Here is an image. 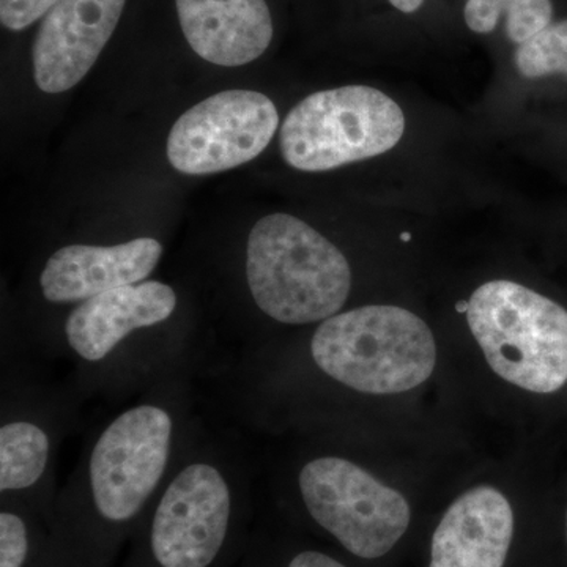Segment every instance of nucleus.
Here are the masks:
<instances>
[{"label": "nucleus", "mask_w": 567, "mask_h": 567, "mask_svg": "<svg viewBox=\"0 0 567 567\" xmlns=\"http://www.w3.org/2000/svg\"><path fill=\"white\" fill-rule=\"evenodd\" d=\"M182 429L164 395L112 417L55 496L37 567H115L181 457Z\"/></svg>", "instance_id": "nucleus-1"}, {"label": "nucleus", "mask_w": 567, "mask_h": 567, "mask_svg": "<svg viewBox=\"0 0 567 567\" xmlns=\"http://www.w3.org/2000/svg\"><path fill=\"white\" fill-rule=\"evenodd\" d=\"M248 495L229 458L182 454L122 567H230L248 547Z\"/></svg>", "instance_id": "nucleus-2"}, {"label": "nucleus", "mask_w": 567, "mask_h": 567, "mask_svg": "<svg viewBox=\"0 0 567 567\" xmlns=\"http://www.w3.org/2000/svg\"><path fill=\"white\" fill-rule=\"evenodd\" d=\"M245 267L254 303L284 324L339 315L352 289V270L341 249L287 213L265 216L252 227Z\"/></svg>", "instance_id": "nucleus-3"}, {"label": "nucleus", "mask_w": 567, "mask_h": 567, "mask_svg": "<svg viewBox=\"0 0 567 567\" xmlns=\"http://www.w3.org/2000/svg\"><path fill=\"white\" fill-rule=\"evenodd\" d=\"M311 358L324 375L364 394H398L434 372L436 346L423 319L399 306L369 305L323 320Z\"/></svg>", "instance_id": "nucleus-4"}, {"label": "nucleus", "mask_w": 567, "mask_h": 567, "mask_svg": "<svg viewBox=\"0 0 567 567\" xmlns=\"http://www.w3.org/2000/svg\"><path fill=\"white\" fill-rule=\"evenodd\" d=\"M470 330L496 375L532 393L567 383V311L550 298L496 279L466 305Z\"/></svg>", "instance_id": "nucleus-5"}, {"label": "nucleus", "mask_w": 567, "mask_h": 567, "mask_svg": "<svg viewBox=\"0 0 567 567\" xmlns=\"http://www.w3.org/2000/svg\"><path fill=\"white\" fill-rule=\"evenodd\" d=\"M298 494L309 522L364 565L391 557L412 532L409 499L347 458L309 461Z\"/></svg>", "instance_id": "nucleus-6"}, {"label": "nucleus", "mask_w": 567, "mask_h": 567, "mask_svg": "<svg viewBox=\"0 0 567 567\" xmlns=\"http://www.w3.org/2000/svg\"><path fill=\"white\" fill-rule=\"evenodd\" d=\"M405 132L401 106L368 85L312 93L287 114L279 134L284 162L324 173L390 152Z\"/></svg>", "instance_id": "nucleus-7"}, {"label": "nucleus", "mask_w": 567, "mask_h": 567, "mask_svg": "<svg viewBox=\"0 0 567 567\" xmlns=\"http://www.w3.org/2000/svg\"><path fill=\"white\" fill-rule=\"evenodd\" d=\"M278 126V110L264 93L219 92L183 112L174 123L167 158L182 174L224 173L257 158Z\"/></svg>", "instance_id": "nucleus-8"}, {"label": "nucleus", "mask_w": 567, "mask_h": 567, "mask_svg": "<svg viewBox=\"0 0 567 567\" xmlns=\"http://www.w3.org/2000/svg\"><path fill=\"white\" fill-rule=\"evenodd\" d=\"M126 0H61L44 14L32 48L40 91L62 93L84 80L117 28Z\"/></svg>", "instance_id": "nucleus-9"}, {"label": "nucleus", "mask_w": 567, "mask_h": 567, "mask_svg": "<svg viewBox=\"0 0 567 567\" xmlns=\"http://www.w3.org/2000/svg\"><path fill=\"white\" fill-rule=\"evenodd\" d=\"M517 516L498 488L457 496L432 529L425 567H514Z\"/></svg>", "instance_id": "nucleus-10"}, {"label": "nucleus", "mask_w": 567, "mask_h": 567, "mask_svg": "<svg viewBox=\"0 0 567 567\" xmlns=\"http://www.w3.org/2000/svg\"><path fill=\"white\" fill-rule=\"evenodd\" d=\"M177 305L173 287L159 281L107 290L78 305L66 317V346L81 363L102 365L137 331L167 322Z\"/></svg>", "instance_id": "nucleus-11"}, {"label": "nucleus", "mask_w": 567, "mask_h": 567, "mask_svg": "<svg viewBox=\"0 0 567 567\" xmlns=\"http://www.w3.org/2000/svg\"><path fill=\"white\" fill-rule=\"evenodd\" d=\"M162 256L163 246L155 238L112 246H63L44 264L41 295L48 303L81 305L107 290L147 281Z\"/></svg>", "instance_id": "nucleus-12"}, {"label": "nucleus", "mask_w": 567, "mask_h": 567, "mask_svg": "<svg viewBox=\"0 0 567 567\" xmlns=\"http://www.w3.org/2000/svg\"><path fill=\"white\" fill-rule=\"evenodd\" d=\"M183 35L204 61L241 66L270 47L274 21L265 0H175Z\"/></svg>", "instance_id": "nucleus-13"}, {"label": "nucleus", "mask_w": 567, "mask_h": 567, "mask_svg": "<svg viewBox=\"0 0 567 567\" xmlns=\"http://www.w3.org/2000/svg\"><path fill=\"white\" fill-rule=\"evenodd\" d=\"M58 453V429L35 410L3 415L0 425V495L50 516L55 496L48 488Z\"/></svg>", "instance_id": "nucleus-14"}, {"label": "nucleus", "mask_w": 567, "mask_h": 567, "mask_svg": "<svg viewBox=\"0 0 567 567\" xmlns=\"http://www.w3.org/2000/svg\"><path fill=\"white\" fill-rule=\"evenodd\" d=\"M47 536V517L18 502H2L0 567H37Z\"/></svg>", "instance_id": "nucleus-15"}, {"label": "nucleus", "mask_w": 567, "mask_h": 567, "mask_svg": "<svg viewBox=\"0 0 567 567\" xmlns=\"http://www.w3.org/2000/svg\"><path fill=\"white\" fill-rule=\"evenodd\" d=\"M518 73L527 80L563 74L567 78V20L551 22L514 54Z\"/></svg>", "instance_id": "nucleus-16"}, {"label": "nucleus", "mask_w": 567, "mask_h": 567, "mask_svg": "<svg viewBox=\"0 0 567 567\" xmlns=\"http://www.w3.org/2000/svg\"><path fill=\"white\" fill-rule=\"evenodd\" d=\"M241 567H353L349 561L330 554L323 548L317 547H295L292 550H282L274 554L270 548L262 547L259 540L251 543L244 558Z\"/></svg>", "instance_id": "nucleus-17"}, {"label": "nucleus", "mask_w": 567, "mask_h": 567, "mask_svg": "<svg viewBox=\"0 0 567 567\" xmlns=\"http://www.w3.org/2000/svg\"><path fill=\"white\" fill-rule=\"evenodd\" d=\"M551 0H514L506 13V32L513 43H527L551 24Z\"/></svg>", "instance_id": "nucleus-18"}, {"label": "nucleus", "mask_w": 567, "mask_h": 567, "mask_svg": "<svg viewBox=\"0 0 567 567\" xmlns=\"http://www.w3.org/2000/svg\"><path fill=\"white\" fill-rule=\"evenodd\" d=\"M61 0H0V21L9 31L20 32L39 21Z\"/></svg>", "instance_id": "nucleus-19"}, {"label": "nucleus", "mask_w": 567, "mask_h": 567, "mask_svg": "<svg viewBox=\"0 0 567 567\" xmlns=\"http://www.w3.org/2000/svg\"><path fill=\"white\" fill-rule=\"evenodd\" d=\"M514 0H466L464 18L470 31L491 33L503 13L509 11Z\"/></svg>", "instance_id": "nucleus-20"}, {"label": "nucleus", "mask_w": 567, "mask_h": 567, "mask_svg": "<svg viewBox=\"0 0 567 567\" xmlns=\"http://www.w3.org/2000/svg\"><path fill=\"white\" fill-rule=\"evenodd\" d=\"M391 6L394 7V9H398L399 11H402V13H415V11L421 9V6H423L424 0H390Z\"/></svg>", "instance_id": "nucleus-21"}, {"label": "nucleus", "mask_w": 567, "mask_h": 567, "mask_svg": "<svg viewBox=\"0 0 567 567\" xmlns=\"http://www.w3.org/2000/svg\"><path fill=\"white\" fill-rule=\"evenodd\" d=\"M563 543H565L566 555H567V506L565 513V524H563Z\"/></svg>", "instance_id": "nucleus-22"}]
</instances>
